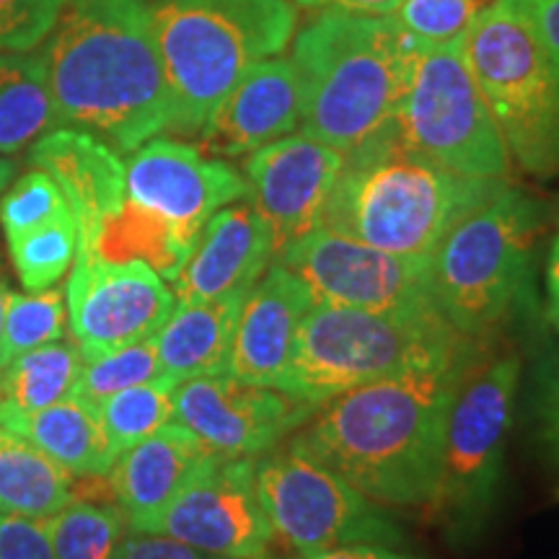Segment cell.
Returning a JSON list of instances; mask_svg holds the SVG:
<instances>
[{
    "instance_id": "20",
    "label": "cell",
    "mask_w": 559,
    "mask_h": 559,
    "mask_svg": "<svg viewBox=\"0 0 559 559\" xmlns=\"http://www.w3.org/2000/svg\"><path fill=\"white\" fill-rule=\"evenodd\" d=\"M300 124V81L290 58L257 62L223 96L205 128L198 132L210 156L236 158L290 135Z\"/></svg>"
},
{
    "instance_id": "25",
    "label": "cell",
    "mask_w": 559,
    "mask_h": 559,
    "mask_svg": "<svg viewBox=\"0 0 559 559\" xmlns=\"http://www.w3.org/2000/svg\"><path fill=\"white\" fill-rule=\"evenodd\" d=\"M75 474L0 425V513L52 519L73 502Z\"/></svg>"
},
{
    "instance_id": "24",
    "label": "cell",
    "mask_w": 559,
    "mask_h": 559,
    "mask_svg": "<svg viewBox=\"0 0 559 559\" xmlns=\"http://www.w3.org/2000/svg\"><path fill=\"white\" fill-rule=\"evenodd\" d=\"M0 425L19 432L75 477H102L117 461L99 409L73 396L37 412L0 417Z\"/></svg>"
},
{
    "instance_id": "22",
    "label": "cell",
    "mask_w": 559,
    "mask_h": 559,
    "mask_svg": "<svg viewBox=\"0 0 559 559\" xmlns=\"http://www.w3.org/2000/svg\"><path fill=\"white\" fill-rule=\"evenodd\" d=\"M215 456L218 453L179 423L164 425L120 453L107 477L128 526L164 508Z\"/></svg>"
},
{
    "instance_id": "26",
    "label": "cell",
    "mask_w": 559,
    "mask_h": 559,
    "mask_svg": "<svg viewBox=\"0 0 559 559\" xmlns=\"http://www.w3.org/2000/svg\"><path fill=\"white\" fill-rule=\"evenodd\" d=\"M58 128L39 50L0 52V156L29 148Z\"/></svg>"
},
{
    "instance_id": "28",
    "label": "cell",
    "mask_w": 559,
    "mask_h": 559,
    "mask_svg": "<svg viewBox=\"0 0 559 559\" xmlns=\"http://www.w3.org/2000/svg\"><path fill=\"white\" fill-rule=\"evenodd\" d=\"M58 559H115L128 519L115 502L73 500L50 519Z\"/></svg>"
},
{
    "instance_id": "6",
    "label": "cell",
    "mask_w": 559,
    "mask_h": 559,
    "mask_svg": "<svg viewBox=\"0 0 559 559\" xmlns=\"http://www.w3.org/2000/svg\"><path fill=\"white\" fill-rule=\"evenodd\" d=\"M479 340L459 334L438 311L379 313L313 304L277 389L313 407L394 376L469 360Z\"/></svg>"
},
{
    "instance_id": "37",
    "label": "cell",
    "mask_w": 559,
    "mask_h": 559,
    "mask_svg": "<svg viewBox=\"0 0 559 559\" xmlns=\"http://www.w3.org/2000/svg\"><path fill=\"white\" fill-rule=\"evenodd\" d=\"M534 419L544 449L559 464V349L549 353L536 368Z\"/></svg>"
},
{
    "instance_id": "44",
    "label": "cell",
    "mask_w": 559,
    "mask_h": 559,
    "mask_svg": "<svg viewBox=\"0 0 559 559\" xmlns=\"http://www.w3.org/2000/svg\"><path fill=\"white\" fill-rule=\"evenodd\" d=\"M11 177H13V164H11V160L0 158V194H3L5 185H9Z\"/></svg>"
},
{
    "instance_id": "11",
    "label": "cell",
    "mask_w": 559,
    "mask_h": 559,
    "mask_svg": "<svg viewBox=\"0 0 559 559\" xmlns=\"http://www.w3.org/2000/svg\"><path fill=\"white\" fill-rule=\"evenodd\" d=\"M254 485L275 542L296 555L347 544L402 547L407 542L389 510L290 440L254 456Z\"/></svg>"
},
{
    "instance_id": "31",
    "label": "cell",
    "mask_w": 559,
    "mask_h": 559,
    "mask_svg": "<svg viewBox=\"0 0 559 559\" xmlns=\"http://www.w3.org/2000/svg\"><path fill=\"white\" fill-rule=\"evenodd\" d=\"M9 243L13 267L26 290L52 288L79 254V223L68 213Z\"/></svg>"
},
{
    "instance_id": "15",
    "label": "cell",
    "mask_w": 559,
    "mask_h": 559,
    "mask_svg": "<svg viewBox=\"0 0 559 559\" xmlns=\"http://www.w3.org/2000/svg\"><path fill=\"white\" fill-rule=\"evenodd\" d=\"M124 198L164 221L192 251L221 207L249 198V185L234 166L198 145L151 138L124 164Z\"/></svg>"
},
{
    "instance_id": "1",
    "label": "cell",
    "mask_w": 559,
    "mask_h": 559,
    "mask_svg": "<svg viewBox=\"0 0 559 559\" xmlns=\"http://www.w3.org/2000/svg\"><path fill=\"white\" fill-rule=\"evenodd\" d=\"M39 55L60 128L88 132L117 153L169 130L148 0H68Z\"/></svg>"
},
{
    "instance_id": "21",
    "label": "cell",
    "mask_w": 559,
    "mask_h": 559,
    "mask_svg": "<svg viewBox=\"0 0 559 559\" xmlns=\"http://www.w3.org/2000/svg\"><path fill=\"white\" fill-rule=\"evenodd\" d=\"M29 164L47 171L79 223V251H94L102 228L124 205V164L88 132L58 128L32 143Z\"/></svg>"
},
{
    "instance_id": "19",
    "label": "cell",
    "mask_w": 559,
    "mask_h": 559,
    "mask_svg": "<svg viewBox=\"0 0 559 559\" xmlns=\"http://www.w3.org/2000/svg\"><path fill=\"white\" fill-rule=\"evenodd\" d=\"M275 260L270 226L251 205L239 200L221 207L200 230L198 241L171 280L174 298L181 304L241 296Z\"/></svg>"
},
{
    "instance_id": "10",
    "label": "cell",
    "mask_w": 559,
    "mask_h": 559,
    "mask_svg": "<svg viewBox=\"0 0 559 559\" xmlns=\"http://www.w3.org/2000/svg\"><path fill=\"white\" fill-rule=\"evenodd\" d=\"M394 124L412 151L443 169L477 179L508 177V145L461 41L417 47Z\"/></svg>"
},
{
    "instance_id": "39",
    "label": "cell",
    "mask_w": 559,
    "mask_h": 559,
    "mask_svg": "<svg viewBox=\"0 0 559 559\" xmlns=\"http://www.w3.org/2000/svg\"><path fill=\"white\" fill-rule=\"evenodd\" d=\"M559 70V0H519Z\"/></svg>"
},
{
    "instance_id": "27",
    "label": "cell",
    "mask_w": 559,
    "mask_h": 559,
    "mask_svg": "<svg viewBox=\"0 0 559 559\" xmlns=\"http://www.w3.org/2000/svg\"><path fill=\"white\" fill-rule=\"evenodd\" d=\"M83 353L73 340L32 349L0 368V417L50 407L73 394Z\"/></svg>"
},
{
    "instance_id": "4",
    "label": "cell",
    "mask_w": 559,
    "mask_h": 559,
    "mask_svg": "<svg viewBox=\"0 0 559 559\" xmlns=\"http://www.w3.org/2000/svg\"><path fill=\"white\" fill-rule=\"evenodd\" d=\"M290 41L304 135L349 153L394 120L419 47L394 16L317 11Z\"/></svg>"
},
{
    "instance_id": "43",
    "label": "cell",
    "mask_w": 559,
    "mask_h": 559,
    "mask_svg": "<svg viewBox=\"0 0 559 559\" xmlns=\"http://www.w3.org/2000/svg\"><path fill=\"white\" fill-rule=\"evenodd\" d=\"M11 288L3 277V267H0V332H3V319H5V306H9Z\"/></svg>"
},
{
    "instance_id": "2",
    "label": "cell",
    "mask_w": 559,
    "mask_h": 559,
    "mask_svg": "<svg viewBox=\"0 0 559 559\" xmlns=\"http://www.w3.org/2000/svg\"><path fill=\"white\" fill-rule=\"evenodd\" d=\"M469 360L334 396L313 409L290 443L381 506L428 508L438 481L445 417Z\"/></svg>"
},
{
    "instance_id": "42",
    "label": "cell",
    "mask_w": 559,
    "mask_h": 559,
    "mask_svg": "<svg viewBox=\"0 0 559 559\" xmlns=\"http://www.w3.org/2000/svg\"><path fill=\"white\" fill-rule=\"evenodd\" d=\"M547 321L559 332V230L547 260Z\"/></svg>"
},
{
    "instance_id": "40",
    "label": "cell",
    "mask_w": 559,
    "mask_h": 559,
    "mask_svg": "<svg viewBox=\"0 0 559 559\" xmlns=\"http://www.w3.org/2000/svg\"><path fill=\"white\" fill-rule=\"evenodd\" d=\"M288 559H423L409 551H400L396 547H383V544H347V547H332L319 551H304Z\"/></svg>"
},
{
    "instance_id": "5",
    "label": "cell",
    "mask_w": 559,
    "mask_h": 559,
    "mask_svg": "<svg viewBox=\"0 0 559 559\" xmlns=\"http://www.w3.org/2000/svg\"><path fill=\"white\" fill-rule=\"evenodd\" d=\"M148 9L179 135H198L243 73L283 55L298 26L290 0H148Z\"/></svg>"
},
{
    "instance_id": "32",
    "label": "cell",
    "mask_w": 559,
    "mask_h": 559,
    "mask_svg": "<svg viewBox=\"0 0 559 559\" xmlns=\"http://www.w3.org/2000/svg\"><path fill=\"white\" fill-rule=\"evenodd\" d=\"M158 379V349L153 337H148L143 342H135V345L96 355V358H83L81 376L70 396L99 407L111 394H120L124 389Z\"/></svg>"
},
{
    "instance_id": "29",
    "label": "cell",
    "mask_w": 559,
    "mask_h": 559,
    "mask_svg": "<svg viewBox=\"0 0 559 559\" xmlns=\"http://www.w3.org/2000/svg\"><path fill=\"white\" fill-rule=\"evenodd\" d=\"M68 309L62 290L45 288L29 293H11L5 306L3 332H0V368L32 349L50 345L66 334Z\"/></svg>"
},
{
    "instance_id": "38",
    "label": "cell",
    "mask_w": 559,
    "mask_h": 559,
    "mask_svg": "<svg viewBox=\"0 0 559 559\" xmlns=\"http://www.w3.org/2000/svg\"><path fill=\"white\" fill-rule=\"evenodd\" d=\"M115 559H230L210 551L194 549L190 544L171 539V536L145 534V531H128L120 536L115 549Z\"/></svg>"
},
{
    "instance_id": "9",
    "label": "cell",
    "mask_w": 559,
    "mask_h": 559,
    "mask_svg": "<svg viewBox=\"0 0 559 559\" xmlns=\"http://www.w3.org/2000/svg\"><path fill=\"white\" fill-rule=\"evenodd\" d=\"M519 383V355H489L485 347L459 376L445 417L436 492L428 506L456 544L477 539L498 502Z\"/></svg>"
},
{
    "instance_id": "41",
    "label": "cell",
    "mask_w": 559,
    "mask_h": 559,
    "mask_svg": "<svg viewBox=\"0 0 559 559\" xmlns=\"http://www.w3.org/2000/svg\"><path fill=\"white\" fill-rule=\"evenodd\" d=\"M306 11H347L370 13V16H391L404 0H296Z\"/></svg>"
},
{
    "instance_id": "16",
    "label": "cell",
    "mask_w": 559,
    "mask_h": 559,
    "mask_svg": "<svg viewBox=\"0 0 559 559\" xmlns=\"http://www.w3.org/2000/svg\"><path fill=\"white\" fill-rule=\"evenodd\" d=\"M313 409L285 391L251 386L228 373L198 376L174 389V419L226 459H254L275 449Z\"/></svg>"
},
{
    "instance_id": "34",
    "label": "cell",
    "mask_w": 559,
    "mask_h": 559,
    "mask_svg": "<svg viewBox=\"0 0 559 559\" xmlns=\"http://www.w3.org/2000/svg\"><path fill=\"white\" fill-rule=\"evenodd\" d=\"M487 0H404L391 16L417 45L436 47L461 41Z\"/></svg>"
},
{
    "instance_id": "3",
    "label": "cell",
    "mask_w": 559,
    "mask_h": 559,
    "mask_svg": "<svg viewBox=\"0 0 559 559\" xmlns=\"http://www.w3.org/2000/svg\"><path fill=\"white\" fill-rule=\"evenodd\" d=\"M506 179L453 174L412 151L391 120L345 153L321 226L389 254L430 262L456 221L492 198Z\"/></svg>"
},
{
    "instance_id": "35",
    "label": "cell",
    "mask_w": 559,
    "mask_h": 559,
    "mask_svg": "<svg viewBox=\"0 0 559 559\" xmlns=\"http://www.w3.org/2000/svg\"><path fill=\"white\" fill-rule=\"evenodd\" d=\"M68 0H0V52H29L50 37Z\"/></svg>"
},
{
    "instance_id": "13",
    "label": "cell",
    "mask_w": 559,
    "mask_h": 559,
    "mask_svg": "<svg viewBox=\"0 0 559 559\" xmlns=\"http://www.w3.org/2000/svg\"><path fill=\"white\" fill-rule=\"evenodd\" d=\"M132 531L171 536L230 559H275L270 526L254 485V459L215 456L190 485Z\"/></svg>"
},
{
    "instance_id": "12",
    "label": "cell",
    "mask_w": 559,
    "mask_h": 559,
    "mask_svg": "<svg viewBox=\"0 0 559 559\" xmlns=\"http://www.w3.org/2000/svg\"><path fill=\"white\" fill-rule=\"evenodd\" d=\"M272 262L296 272L317 304L379 313L438 311L430 293V262L389 254L324 226L290 241Z\"/></svg>"
},
{
    "instance_id": "36",
    "label": "cell",
    "mask_w": 559,
    "mask_h": 559,
    "mask_svg": "<svg viewBox=\"0 0 559 559\" xmlns=\"http://www.w3.org/2000/svg\"><path fill=\"white\" fill-rule=\"evenodd\" d=\"M0 559H58L50 519L0 513Z\"/></svg>"
},
{
    "instance_id": "23",
    "label": "cell",
    "mask_w": 559,
    "mask_h": 559,
    "mask_svg": "<svg viewBox=\"0 0 559 559\" xmlns=\"http://www.w3.org/2000/svg\"><path fill=\"white\" fill-rule=\"evenodd\" d=\"M247 293L218 300H198V304H181V300L174 304L169 319L153 334L160 383L177 389L179 383L198 376L226 373L236 319Z\"/></svg>"
},
{
    "instance_id": "7",
    "label": "cell",
    "mask_w": 559,
    "mask_h": 559,
    "mask_svg": "<svg viewBox=\"0 0 559 559\" xmlns=\"http://www.w3.org/2000/svg\"><path fill=\"white\" fill-rule=\"evenodd\" d=\"M542 230V202L508 181L453 223L430 257L440 317L469 340L498 332L526 296Z\"/></svg>"
},
{
    "instance_id": "17",
    "label": "cell",
    "mask_w": 559,
    "mask_h": 559,
    "mask_svg": "<svg viewBox=\"0 0 559 559\" xmlns=\"http://www.w3.org/2000/svg\"><path fill=\"white\" fill-rule=\"evenodd\" d=\"M345 153L309 135H283L243 160L249 200L270 226L275 254L321 226Z\"/></svg>"
},
{
    "instance_id": "14",
    "label": "cell",
    "mask_w": 559,
    "mask_h": 559,
    "mask_svg": "<svg viewBox=\"0 0 559 559\" xmlns=\"http://www.w3.org/2000/svg\"><path fill=\"white\" fill-rule=\"evenodd\" d=\"M68 321L83 358L111 353L156 334L177 304L151 264L75 254L68 280Z\"/></svg>"
},
{
    "instance_id": "8",
    "label": "cell",
    "mask_w": 559,
    "mask_h": 559,
    "mask_svg": "<svg viewBox=\"0 0 559 559\" xmlns=\"http://www.w3.org/2000/svg\"><path fill=\"white\" fill-rule=\"evenodd\" d=\"M510 158L534 177L559 174V70L519 0H495L461 39Z\"/></svg>"
},
{
    "instance_id": "18",
    "label": "cell",
    "mask_w": 559,
    "mask_h": 559,
    "mask_svg": "<svg viewBox=\"0 0 559 559\" xmlns=\"http://www.w3.org/2000/svg\"><path fill=\"white\" fill-rule=\"evenodd\" d=\"M317 304L309 285L285 264L272 262L243 296L230 342V379L277 389L288 368L300 321Z\"/></svg>"
},
{
    "instance_id": "30",
    "label": "cell",
    "mask_w": 559,
    "mask_h": 559,
    "mask_svg": "<svg viewBox=\"0 0 559 559\" xmlns=\"http://www.w3.org/2000/svg\"><path fill=\"white\" fill-rule=\"evenodd\" d=\"M99 417L117 456L174 419V389L160 381L140 383L111 394L99 407Z\"/></svg>"
},
{
    "instance_id": "33",
    "label": "cell",
    "mask_w": 559,
    "mask_h": 559,
    "mask_svg": "<svg viewBox=\"0 0 559 559\" xmlns=\"http://www.w3.org/2000/svg\"><path fill=\"white\" fill-rule=\"evenodd\" d=\"M68 213L73 210H70L58 181L41 169L26 171L0 198V228H3L5 241L19 239V236L47 226Z\"/></svg>"
}]
</instances>
